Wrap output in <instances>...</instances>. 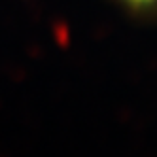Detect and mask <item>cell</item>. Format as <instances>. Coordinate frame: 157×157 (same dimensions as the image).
<instances>
[{
  "label": "cell",
  "instance_id": "1",
  "mask_svg": "<svg viewBox=\"0 0 157 157\" xmlns=\"http://www.w3.org/2000/svg\"><path fill=\"white\" fill-rule=\"evenodd\" d=\"M132 12H155L157 0H121Z\"/></svg>",
  "mask_w": 157,
  "mask_h": 157
}]
</instances>
